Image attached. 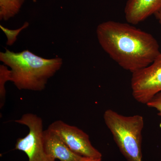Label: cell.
I'll return each instance as SVG.
<instances>
[{
  "label": "cell",
  "instance_id": "1",
  "mask_svg": "<svg viewBox=\"0 0 161 161\" xmlns=\"http://www.w3.org/2000/svg\"><path fill=\"white\" fill-rule=\"evenodd\" d=\"M96 34L110 58L132 74L150 65L161 53L153 36L129 23L105 21L97 26Z\"/></svg>",
  "mask_w": 161,
  "mask_h": 161
},
{
  "label": "cell",
  "instance_id": "2",
  "mask_svg": "<svg viewBox=\"0 0 161 161\" xmlns=\"http://www.w3.org/2000/svg\"><path fill=\"white\" fill-rule=\"evenodd\" d=\"M0 53V60L10 68V81L19 90L41 92L47 83L60 69L61 58L45 59L28 50L14 53L6 49Z\"/></svg>",
  "mask_w": 161,
  "mask_h": 161
},
{
  "label": "cell",
  "instance_id": "3",
  "mask_svg": "<svg viewBox=\"0 0 161 161\" xmlns=\"http://www.w3.org/2000/svg\"><path fill=\"white\" fill-rule=\"evenodd\" d=\"M103 119L115 143L127 160L142 161L143 116H125L108 109L104 113Z\"/></svg>",
  "mask_w": 161,
  "mask_h": 161
},
{
  "label": "cell",
  "instance_id": "4",
  "mask_svg": "<svg viewBox=\"0 0 161 161\" xmlns=\"http://www.w3.org/2000/svg\"><path fill=\"white\" fill-rule=\"evenodd\" d=\"M29 129V132L23 138H18L15 149L25 153L28 161H55L44 150L43 142V121L42 118L32 113H26L15 121Z\"/></svg>",
  "mask_w": 161,
  "mask_h": 161
},
{
  "label": "cell",
  "instance_id": "5",
  "mask_svg": "<svg viewBox=\"0 0 161 161\" xmlns=\"http://www.w3.org/2000/svg\"><path fill=\"white\" fill-rule=\"evenodd\" d=\"M131 86L134 99L146 104L161 92V53L150 65L132 74Z\"/></svg>",
  "mask_w": 161,
  "mask_h": 161
},
{
  "label": "cell",
  "instance_id": "6",
  "mask_svg": "<svg viewBox=\"0 0 161 161\" xmlns=\"http://www.w3.org/2000/svg\"><path fill=\"white\" fill-rule=\"evenodd\" d=\"M47 129L58 134L75 153L84 157L102 158V154L92 146L89 135L78 127L58 120Z\"/></svg>",
  "mask_w": 161,
  "mask_h": 161
},
{
  "label": "cell",
  "instance_id": "7",
  "mask_svg": "<svg viewBox=\"0 0 161 161\" xmlns=\"http://www.w3.org/2000/svg\"><path fill=\"white\" fill-rule=\"evenodd\" d=\"M161 9V0H128L125 8L127 23L135 25Z\"/></svg>",
  "mask_w": 161,
  "mask_h": 161
},
{
  "label": "cell",
  "instance_id": "8",
  "mask_svg": "<svg viewBox=\"0 0 161 161\" xmlns=\"http://www.w3.org/2000/svg\"><path fill=\"white\" fill-rule=\"evenodd\" d=\"M43 142L45 152L52 158L60 161H80L84 157L75 153L55 132L44 130Z\"/></svg>",
  "mask_w": 161,
  "mask_h": 161
},
{
  "label": "cell",
  "instance_id": "9",
  "mask_svg": "<svg viewBox=\"0 0 161 161\" xmlns=\"http://www.w3.org/2000/svg\"><path fill=\"white\" fill-rule=\"evenodd\" d=\"M25 0H0V19L8 21L19 12Z\"/></svg>",
  "mask_w": 161,
  "mask_h": 161
},
{
  "label": "cell",
  "instance_id": "10",
  "mask_svg": "<svg viewBox=\"0 0 161 161\" xmlns=\"http://www.w3.org/2000/svg\"><path fill=\"white\" fill-rule=\"evenodd\" d=\"M11 80L10 70L5 64L0 65V108H2L5 103L6 90L5 84L8 80Z\"/></svg>",
  "mask_w": 161,
  "mask_h": 161
},
{
  "label": "cell",
  "instance_id": "11",
  "mask_svg": "<svg viewBox=\"0 0 161 161\" xmlns=\"http://www.w3.org/2000/svg\"><path fill=\"white\" fill-rule=\"evenodd\" d=\"M28 26H29V23L28 22H26L21 28L14 30H12L5 28V27H3V26L1 25L0 27H1V29L5 33L6 36H7V39H8L6 44L9 45V46L13 45L15 42L16 40H17V37L20 31L23 30V29L26 28Z\"/></svg>",
  "mask_w": 161,
  "mask_h": 161
},
{
  "label": "cell",
  "instance_id": "12",
  "mask_svg": "<svg viewBox=\"0 0 161 161\" xmlns=\"http://www.w3.org/2000/svg\"><path fill=\"white\" fill-rule=\"evenodd\" d=\"M147 105L150 108L155 109L158 112V115L161 116V92L156 94Z\"/></svg>",
  "mask_w": 161,
  "mask_h": 161
},
{
  "label": "cell",
  "instance_id": "13",
  "mask_svg": "<svg viewBox=\"0 0 161 161\" xmlns=\"http://www.w3.org/2000/svg\"><path fill=\"white\" fill-rule=\"evenodd\" d=\"M80 161H102V158L84 157Z\"/></svg>",
  "mask_w": 161,
  "mask_h": 161
},
{
  "label": "cell",
  "instance_id": "14",
  "mask_svg": "<svg viewBox=\"0 0 161 161\" xmlns=\"http://www.w3.org/2000/svg\"><path fill=\"white\" fill-rule=\"evenodd\" d=\"M154 16L161 25V9L154 14Z\"/></svg>",
  "mask_w": 161,
  "mask_h": 161
},
{
  "label": "cell",
  "instance_id": "15",
  "mask_svg": "<svg viewBox=\"0 0 161 161\" xmlns=\"http://www.w3.org/2000/svg\"><path fill=\"white\" fill-rule=\"evenodd\" d=\"M32 1H33L34 2H36V0H32Z\"/></svg>",
  "mask_w": 161,
  "mask_h": 161
}]
</instances>
